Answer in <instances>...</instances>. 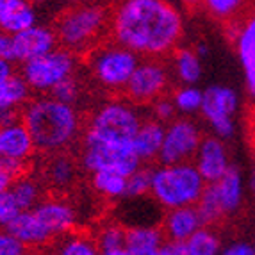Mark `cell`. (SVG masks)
<instances>
[{
    "instance_id": "1",
    "label": "cell",
    "mask_w": 255,
    "mask_h": 255,
    "mask_svg": "<svg viewBox=\"0 0 255 255\" xmlns=\"http://www.w3.org/2000/svg\"><path fill=\"white\" fill-rule=\"evenodd\" d=\"M111 36L143 57H164L179 48L182 14L168 0H120L111 11Z\"/></svg>"
},
{
    "instance_id": "2",
    "label": "cell",
    "mask_w": 255,
    "mask_h": 255,
    "mask_svg": "<svg viewBox=\"0 0 255 255\" xmlns=\"http://www.w3.org/2000/svg\"><path fill=\"white\" fill-rule=\"evenodd\" d=\"M21 122L29 128L36 150L47 155L66 152L82 130L75 106L61 102L52 95L29 100L21 109Z\"/></svg>"
},
{
    "instance_id": "3",
    "label": "cell",
    "mask_w": 255,
    "mask_h": 255,
    "mask_svg": "<svg viewBox=\"0 0 255 255\" xmlns=\"http://www.w3.org/2000/svg\"><path fill=\"white\" fill-rule=\"evenodd\" d=\"M205 179L200 175L195 162L159 164L152 168V196L162 209H175L184 205H196L204 193Z\"/></svg>"
},
{
    "instance_id": "4",
    "label": "cell",
    "mask_w": 255,
    "mask_h": 255,
    "mask_svg": "<svg viewBox=\"0 0 255 255\" xmlns=\"http://www.w3.org/2000/svg\"><path fill=\"white\" fill-rule=\"evenodd\" d=\"M111 25V13L102 4H79L70 7L55 23L61 47L75 54H88L98 45Z\"/></svg>"
},
{
    "instance_id": "5",
    "label": "cell",
    "mask_w": 255,
    "mask_h": 255,
    "mask_svg": "<svg viewBox=\"0 0 255 255\" xmlns=\"http://www.w3.org/2000/svg\"><path fill=\"white\" fill-rule=\"evenodd\" d=\"M143 120L137 106L130 100H111L93 113L84 137L111 145H132Z\"/></svg>"
},
{
    "instance_id": "6",
    "label": "cell",
    "mask_w": 255,
    "mask_h": 255,
    "mask_svg": "<svg viewBox=\"0 0 255 255\" xmlns=\"http://www.w3.org/2000/svg\"><path fill=\"white\" fill-rule=\"evenodd\" d=\"M91 75L98 84L109 91L125 90L128 79L139 64V55L120 43L97 45L88 52Z\"/></svg>"
},
{
    "instance_id": "7",
    "label": "cell",
    "mask_w": 255,
    "mask_h": 255,
    "mask_svg": "<svg viewBox=\"0 0 255 255\" xmlns=\"http://www.w3.org/2000/svg\"><path fill=\"white\" fill-rule=\"evenodd\" d=\"M77 54L68 48H57L41 54L38 57L21 63V77L27 81L34 93H50L57 82L70 75H75Z\"/></svg>"
},
{
    "instance_id": "8",
    "label": "cell",
    "mask_w": 255,
    "mask_h": 255,
    "mask_svg": "<svg viewBox=\"0 0 255 255\" xmlns=\"http://www.w3.org/2000/svg\"><path fill=\"white\" fill-rule=\"evenodd\" d=\"M143 164L132 145H111L102 141L82 137L81 166L86 171H116L125 177Z\"/></svg>"
},
{
    "instance_id": "9",
    "label": "cell",
    "mask_w": 255,
    "mask_h": 255,
    "mask_svg": "<svg viewBox=\"0 0 255 255\" xmlns=\"http://www.w3.org/2000/svg\"><path fill=\"white\" fill-rule=\"evenodd\" d=\"M170 84V72L161 57H145L139 61L125 86V97L136 106H150L166 95Z\"/></svg>"
},
{
    "instance_id": "10",
    "label": "cell",
    "mask_w": 255,
    "mask_h": 255,
    "mask_svg": "<svg viewBox=\"0 0 255 255\" xmlns=\"http://www.w3.org/2000/svg\"><path fill=\"white\" fill-rule=\"evenodd\" d=\"M202 139V132L195 122L187 118L171 120L170 124H166L164 141L157 159L159 164L193 161Z\"/></svg>"
},
{
    "instance_id": "11",
    "label": "cell",
    "mask_w": 255,
    "mask_h": 255,
    "mask_svg": "<svg viewBox=\"0 0 255 255\" xmlns=\"http://www.w3.org/2000/svg\"><path fill=\"white\" fill-rule=\"evenodd\" d=\"M238 93L227 86H209L204 91L200 113L213 128L214 136L229 139L234 136V113L238 111Z\"/></svg>"
},
{
    "instance_id": "12",
    "label": "cell",
    "mask_w": 255,
    "mask_h": 255,
    "mask_svg": "<svg viewBox=\"0 0 255 255\" xmlns=\"http://www.w3.org/2000/svg\"><path fill=\"white\" fill-rule=\"evenodd\" d=\"M57 45H59V41H57L55 30L34 23L29 29L13 34L14 63H25L32 57H38V55L54 50Z\"/></svg>"
},
{
    "instance_id": "13",
    "label": "cell",
    "mask_w": 255,
    "mask_h": 255,
    "mask_svg": "<svg viewBox=\"0 0 255 255\" xmlns=\"http://www.w3.org/2000/svg\"><path fill=\"white\" fill-rule=\"evenodd\" d=\"M193 161L205 182H216L230 168L227 146L223 139L218 136L204 137Z\"/></svg>"
},
{
    "instance_id": "14",
    "label": "cell",
    "mask_w": 255,
    "mask_h": 255,
    "mask_svg": "<svg viewBox=\"0 0 255 255\" xmlns=\"http://www.w3.org/2000/svg\"><path fill=\"white\" fill-rule=\"evenodd\" d=\"M34 152V139L21 120L0 125V159L29 162Z\"/></svg>"
},
{
    "instance_id": "15",
    "label": "cell",
    "mask_w": 255,
    "mask_h": 255,
    "mask_svg": "<svg viewBox=\"0 0 255 255\" xmlns=\"http://www.w3.org/2000/svg\"><path fill=\"white\" fill-rule=\"evenodd\" d=\"M234 45L245 72L248 91L255 98V11L234 23Z\"/></svg>"
},
{
    "instance_id": "16",
    "label": "cell",
    "mask_w": 255,
    "mask_h": 255,
    "mask_svg": "<svg viewBox=\"0 0 255 255\" xmlns=\"http://www.w3.org/2000/svg\"><path fill=\"white\" fill-rule=\"evenodd\" d=\"M36 218L52 238V243L59 236L66 234L75 227V211L70 204L57 198H47L32 207Z\"/></svg>"
},
{
    "instance_id": "17",
    "label": "cell",
    "mask_w": 255,
    "mask_h": 255,
    "mask_svg": "<svg viewBox=\"0 0 255 255\" xmlns=\"http://www.w3.org/2000/svg\"><path fill=\"white\" fill-rule=\"evenodd\" d=\"M204 227L196 205H184V207L168 209L162 216V230L166 239L186 241L196 230Z\"/></svg>"
},
{
    "instance_id": "18",
    "label": "cell",
    "mask_w": 255,
    "mask_h": 255,
    "mask_svg": "<svg viewBox=\"0 0 255 255\" xmlns=\"http://www.w3.org/2000/svg\"><path fill=\"white\" fill-rule=\"evenodd\" d=\"M164 130L166 125L152 116L141 122L136 136L132 139V148L143 164H148V162L159 159L162 141H164Z\"/></svg>"
},
{
    "instance_id": "19",
    "label": "cell",
    "mask_w": 255,
    "mask_h": 255,
    "mask_svg": "<svg viewBox=\"0 0 255 255\" xmlns=\"http://www.w3.org/2000/svg\"><path fill=\"white\" fill-rule=\"evenodd\" d=\"M166 241L164 230L157 225L127 227V255H161Z\"/></svg>"
},
{
    "instance_id": "20",
    "label": "cell",
    "mask_w": 255,
    "mask_h": 255,
    "mask_svg": "<svg viewBox=\"0 0 255 255\" xmlns=\"http://www.w3.org/2000/svg\"><path fill=\"white\" fill-rule=\"evenodd\" d=\"M11 234H14L27 248H41L52 243V238L43 229L32 209H27L7 227Z\"/></svg>"
},
{
    "instance_id": "21",
    "label": "cell",
    "mask_w": 255,
    "mask_h": 255,
    "mask_svg": "<svg viewBox=\"0 0 255 255\" xmlns=\"http://www.w3.org/2000/svg\"><path fill=\"white\" fill-rule=\"evenodd\" d=\"M216 189L218 200H220L221 207L225 216L234 214L239 211L243 204V179L241 173L236 170L234 166H230L227 173L218 179L216 182H211Z\"/></svg>"
},
{
    "instance_id": "22",
    "label": "cell",
    "mask_w": 255,
    "mask_h": 255,
    "mask_svg": "<svg viewBox=\"0 0 255 255\" xmlns=\"http://www.w3.org/2000/svg\"><path fill=\"white\" fill-rule=\"evenodd\" d=\"M45 180L48 186L55 189H68L77 179V164L66 152H57L48 155V161L45 164Z\"/></svg>"
},
{
    "instance_id": "23",
    "label": "cell",
    "mask_w": 255,
    "mask_h": 255,
    "mask_svg": "<svg viewBox=\"0 0 255 255\" xmlns=\"http://www.w3.org/2000/svg\"><path fill=\"white\" fill-rule=\"evenodd\" d=\"M98 254L102 255H127L125 243H127V227L116 221H109L104 227H100L97 238Z\"/></svg>"
},
{
    "instance_id": "24",
    "label": "cell",
    "mask_w": 255,
    "mask_h": 255,
    "mask_svg": "<svg viewBox=\"0 0 255 255\" xmlns=\"http://www.w3.org/2000/svg\"><path fill=\"white\" fill-rule=\"evenodd\" d=\"M173 72L180 84H196L202 79V57L191 48L173 52Z\"/></svg>"
},
{
    "instance_id": "25",
    "label": "cell",
    "mask_w": 255,
    "mask_h": 255,
    "mask_svg": "<svg viewBox=\"0 0 255 255\" xmlns=\"http://www.w3.org/2000/svg\"><path fill=\"white\" fill-rule=\"evenodd\" d=\"M54 252L61 255H97V241L90 234L73 232V229L66 234L59 236L54 243Z\"/></svg>"
},
{
    "instance_id": "26",
    "label": "cell",
    "mask_w": 255,
    "mask_h": 255,
    "mask_svg": "<svg viewBox=\"0 0 255 255\" xmlns=\"http://www.w3.org/2000/svg\"><path fill=\"white\" fill-rule=\"evenodd\" d=\"M30 88L21 73L14 72L0 84V107H13V109H23L30 98Z\"/></svg>"
},
{
    "instance_id": "27",
    "label": "cell",
    "mask_w": 255,
    "mask_h": 255,
    "mask_svg": "<svg viewBox=\"0 0 255 255\" xmlns=\"http://www.w3.org/2000/svg\"><path fill=\"white\" fill-rule=\"evenodd\" d=\"M91 186L98 195L116 200L125 198L127 193V177L116 171H95L91 173Z\"/></svg>"
},
{
    "instance_id": "28",
    "label": "cell",
    "mask_w": 255,
    "mask_h": 255,
    "mask_svg": "<svg viewBox=\"0 0 255 255\" xmlns=\"http://www.w3.org/2000/svg\"><path fill=\"white\" fill-rule=\"evenodd\" d=\"M187 255H216L221 252L220 236L211 227L204 225L191 238L186 239Z\"/></svg>"
},
{
    "instance_id": "29",
    "label": "cell",
    "mask_w": 255,
    "mask_h": 255,
    "mask_svg": "<svg viewBox=\"0 0 255 255\" xmlns=\"http://www.w3.org/2000/svg\"><path fill=\"white\" fill-rule=\"evenodd\" d=\"M196 209H198V214L202 218V223L207 227L216 225L218 221H221L225 218L223 207H221L220 200H218L216 189H214V186L211 182H207V186H205L200 200L196 204Z\"/></svg>"
},
{
    "instance_id": "30",
    "label": "cell",
    "mask_w": 255,
    "mask_h": 255,
    "mask_svg": "<svg viewBox=\"0 0 255 255\" xmlns=\"http://www.w3.org/2000/svg\"><path fill=\"white\" fill-rule=\"evenodd\" d=\"M13 195L16 196V200L20 202V205L23 207V211L32 209L34 205H38L41 202V186L36 179L27 177L25 173L16 177V180L13 182V186L9 187Z\"/></svg>"
},
{
    "instance_id": "31",
    "label": "cell",
    "mask_w": 255,
    "mask_h": 255,
    "mask_svg": "<svg viewBox=\"0 0 255 255\" xmlns=\"http://www.w3.org/2000/svg\"><path fill=\"white\" fill-rule=\"evenodd\" d=\"M175 107L182 115H193L200 111L202 102H204V91L198 90L195 84H182L179 90L173 93Z\"/></svg>"
},
{
    "instance_id": "32",
    "label": "cell",
    "mask_w": 255,
    "mask_h": 255,
    "mask_svg": "<svg viewBox=\"0 0 255 255\" xmlns=\"http://www.w3.org/2000/svg\"><path fill=\"white\" fill-rule=\"evenodd\" d=\"M150 189H152V168L141 164L127 177L125 198H145L150 195Z\"/></svg>"
},
{
    "instance_id": "33",
    "label": "cell",
    "mask_w": 255,
    "mask_h": 255,
    "mask_svg": "<svg viewBox=\"0 0 255 255\" xmlns=\"http://www.w3.org/2000/svg\"><path fill=\"white\" fill-rule=\"evenodd\" d=\"M36 23V13L32 5H30L29 0H25L23 4H20L16 9H14L11 16L4 21V25L0 27V29L7 30L11 34H16L20 30H25L29 27H32Z\"/></svg>"
},
{
    "instance_id": "34",
    "label": "cell",
    "mask_w": 255,
    "mask_h": 255,
    "mask_svg": "<svg viewBox=\"0 0 255 255\" xmlns=\"http://www.w3.org/2000/svg\"><path fill=\"white\" fill-rule=\"evenodd\" d=\"M245 4L247 0H204V7L211 16L227 21L238 16Z\"/></svg>"
},
{
    "instance_id": "35",
    "label": "cell",
    "mask_w": 255,
    "mask_h": 255,
    "mask_svg": "<svg viewBox=\"0 0 255 255\" xmlns=\"http://www.w3.org/2000/svg\"><path fill=\"white\" fill-rule=\"evenodd\" d=\"M21 213H23V207L11 189L0 195V229H7Z\"/></svg>"
},
{
    "instance_id": "36",
    "label": "cell",
    "mask_w": 255,
    "mask_h": 255,
    "mask_svg": "<svg viewBox=\"0 0 255 255\" xmlns=\"http://www.w3.org/2000/svg\"><path fill=\"white\" fill-rule=\"evenodd\" d=\"M48 95H52L54 98L61 100L64 104H75L79 95H81V84H79V79L75 75H70L66 79H63L61 82L52 88V91Z\"/></svg>"
},
{
    "instance_id": "37",
    "label": "cell",
    "mask_w": 255,
    "mask_h": 255,
    "mask_svg": "<svg viewBox=\"0 0 255 255\" xmlns=\"http://www.w3.org/2000/svg\"><path fill=\"white\" fill-rule=\"evenodd\" d=\"M27 170V162H18V161H5L0 159V195L7 191L9 187L13 186L16 177L23 175Z\"/></svg>"
},
{
    "instance_id": "38",
    "label": "cell",
    "mask_w": 255,
    "mask_h": 255,
    "mask_svg": "<svg viewBox=\"0 0 255 255\" xmlns=\"http://www.w3.org/2000/svg\"><path fill=\"white\" fill-rule=\"evenodd\" d=\"M150 107H152V118L159 120L162 124H170L171 120H175V115L179 113L177 107H175L173 98L166 97V95L159 97L157 100H153L150 104Z\"/></svg>"
},
{
    "instance_id": "39",
    "label": "cell",
    "mask_w": 255,
    "mask_h": 255,
    "mask_svg": "<svg viewBox=\"0 0 255 255\" xmlns=\"http://www.w3.org/2000/svg\"><path fill=\"white\" fill-rule=\"evenodd\" d=\"M29 248L7 229L0 230V255H25Z\"/></svg>"
},
{
    "instance_id": "40",
    "label": "cell",
    "mask_w": 255,
    "mask_h": 255,
    "mask_svg": "<svg viewBox=\"0 0 255 255\" xmlns=\"http://www.w3.org/2000/svg\"><path fill=\"white\" fill-rule=\"evenodd\" d=\"M0 59L13 61L14 63V54H13V34L7 30L0 29Z\"/></svg>"
},
{
    "instance_id": "41",
    "label": "cell",
    "mask_w": 255,
    "mask_h": 255,
    "mask_svg": "<svg viewBox=\"0 0 255 255\" xmlns=\"http://www.w3.org/2000/svg\"><path fill=\"white\" fill-rule=\"evenodd\" d=\"M161 255H187L186 241H177V239H166L161 248Z\"/></svg>"
},
{
    "instance_id": "42",
    "label": "cell",
    "mask_w": 255,
    "mask_h": 255,
    "mask_svg": "<svg viewBox=\"0 0 255 255\" xmlns=\"http://www.w3.org/2000/svg\"><path fill=\"white\" fill-rule=\"evenodd\" d=\"M223 254L225 255H254L255 248L245 241H236V243H230L227 248H223Z\"/></svg>"
},
{
    "instance_id": "43",
    "label": "cell",
    "mask_w": 255,
    "mask_h": 255,
    "mask_svg": "<svg viewBox=\"0 0 255 255\" xmlns=\"http://www.w3.org/2000/svg\"><path fill=\"white\" fill-rule=\"evenodd\" d=\"M23 2L25 0H0V27L4 25V21L11 16V13Z\"/></svg>"
},
{
    "instance_id": "44",
    "label": "cell",
    "mask_w": 255,
    "mask_h": 255,
    "mask_svg": "<svg viewBox=\"0 0 255 255\" xmlns=\"http://www.w3.org/2000/svg\"><path fill=\"white\" fill-rule=\"evenodd\" d=\"M21 120V109L13 107H0V125H7Z\"/></svg>"
},
{
    "instance_id": "45",
    "label": "cell",
    "mask_w": 255,
    "mask_h": 255,
    "mask_svg": "<svg viewBox=\"0 0 255 255\" xmlns=\"http://www.w3.org/2000/svg\"><path fill=\"white\" fill-rule=\"evenodd\" d=\"M14 73V68H13V61H5V59H0V84L11 77Z\"/></svg>"
},
{
    "instance_id": "46",
    "label": "cell",
    "mask_w": 255,
    "mask_h": 255,
    "mask_svg": "<svg viewBox=\"0 0 255 255\" xmlns=\"http://www.w3.org/2000/svg\"><path fill=\"white\" fill-rule=\"evenodd\" d=\"M184 5L187 7H198V5H204V0H180Z\"/></svg>"
},
{
    "instance_id": "47",
    "label": "cell",
    "mask_w": 255,
    "mask_h": 255,
    "mask_svg": "<svg viewBox=\"0 0 255 255\" xmlns=\"http://www.w3.org/2000/svg\"><path fill=\"white\" fill-rule=\"evenodd\" d=\"M250 189L255 193V170H254V173H252V177H250Z\"/></svg>"
},
{
    "instance_id": "48",
    "label": "cell",
    "mask_w": 255,
    "mask_h": 255,
    "mask_svg": "<svg viewBox=\"0 0 255 255\" xmlns=\"http://www.w3.org/2000/svg\"><path fill=\"white\" fill-rule=\"evenodd\" d=\"M34 2H45V0H34Z\"/></svg>"
}]
</instances>
